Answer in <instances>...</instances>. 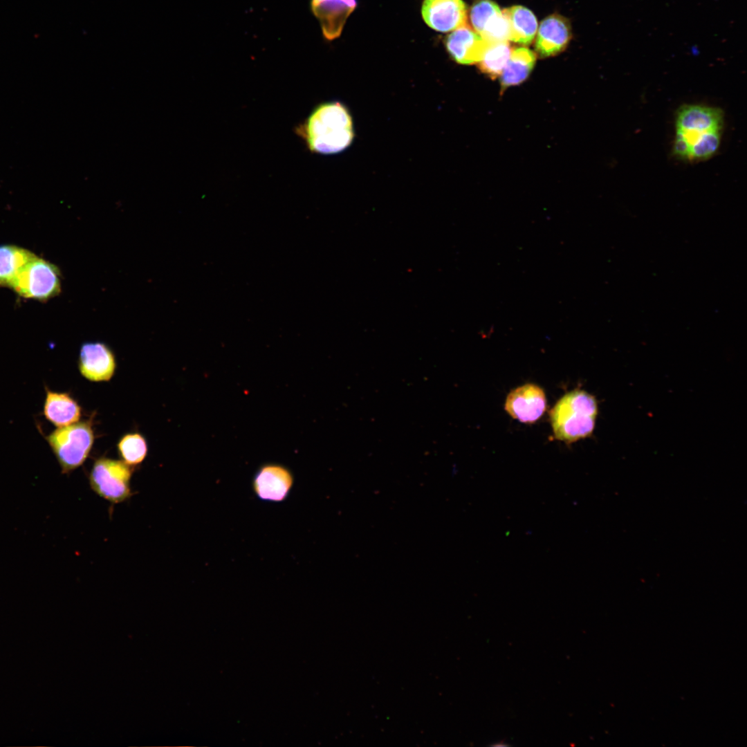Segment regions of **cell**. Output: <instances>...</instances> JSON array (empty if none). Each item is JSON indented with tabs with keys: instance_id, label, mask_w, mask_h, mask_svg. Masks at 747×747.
Returning <instances> with one entry per match:
<instances>
[{
	"instance_id": "cell-17",
	"label": "cell",
	"mask_w": 747,
	"mask_h": 747,
	"mask_svg": "<svg viewBox=\"0 0 747 747\" xmlns=\"http://www.w3.org/2000/svg\"><path fill=\"white\" fill-rule=\"evenodd\" d=\"M502 12L509 24V40L529 45L533 41L537 30V21L534 14L522 6H514Z\"/></svg>"
},
{
	"instance_id": "cell-5",
	"label": "cell",
	"mask_w": 747,
	"mask_h": 747,
	"mask_svg": "<svg viewBox=\"0 0 747 747\" xmlns=\"http://www.w3.org/2000/svg\"><path fill=\"white\" fill-rule=\"evenodd\" d=\"M133 472V468L122 460L101 456L92 465L89 484L102 498L112 504H119L132 495L130 482Z\"/></svg>"
},
{
	"instance_id": "cell-15",
	"label": "cell",
	"mask_w": 747,
	"mask_h": 747,
	"mask_svg": "<svg viewBox=\"0 0 747 747\" xmlns=\"http://www.w3.org/2000/svg\"><path fill=\"white\" fill-rule=\"evenodd\" d=\"M45 392L43 415L48 422L62 427L80 420L82 407L69 392L53 391L46 386Z\"/></svg>"
},
{
	"instance_id": "cell-20",
	"label": "cell",
	"mask_w": 747,
	"mask_h": 747,
	"mask_svg": "<svg viewBox=\"0 0 747 747\" xmlns=\"http://www.w3.org/2000/svg\"><path fill=\"white\" fill-rule=\"evenodd\" d=\"M511 50L508 41L490 43L478 62L480 71L491 79L500 77Z\"/></svg>"
},
{
	"instance_id": "cell-3",
	"label": "cell",
	"mask_w": 747,
	"mask_h": 747,
	"mask_svg": "<svg viewBox=\"0 0 747 747\" xmlns=\"http://www.w3.org/2000/svg\"><path fill=\"white\" fill-rule=\"evenodd\" d=\"M92 417L57 427L44 439L55 455L62 474H69L84 464L95 441Z\"/></svg>"
},
{
	"instance_id": "cell-14",
	"label": "cell",
	"mask_w": 747,
	"mask_h": 747,
	"mask_svg": "<svg viewBox=\"0 0 747 747\" xmlns=\"http://www.w3.org/2000/svg\"><path fill=\"white\" fill-rule=\"evenodd\" d=\"M569 21L559 15H551L540 24L535 49L540 57L556 55L564 50L571 38Z\"/></svg>"
},
{
	"instance_id": "cell-19",
	"label": "cell",
	"mask_w": 747,
	"mask_h": 747,
	"mask_svg": "<svg viewBox=\"0 0 747 747\" xmlns=\"http://www.w3.org/2000/svg\"><path fill=\"white\" fill-rule=\"evenodd\" d=\"M116 448L122 461L133 468L141 464L148 453L147 441L138 432L123 434L118 441Z\"/></svg>"
},
{
	"instance_id": "cell-21",
	"label": "cell",
	"mask_w": 747,
	"mask_h": 747,
	"mask_svg": "<svg viewBox=\"0 0 747 747\" xmlns=\"http://www.w3.org/2000/svg\"><path fill=\"white\" fill-rule=\"evenodd\" d=\"M721 131H708L697 135L690 142V160H703L712 156L718 150Z\"/></svg>"
},
{
	"instance_id": "cell-9",
	"label": "cell",
	"mask_w": 747,
	"mask_h": 747,
	"mask_svg": "<svg viewBox=\"0 0 747 747\" xmlns=\"http://www.w3.org/2000/svg\"><path fill=\"white\" fill-rule=\"evenodd\" d=\"M504 408L514 419L524 423H533L546 411V397L538 385L524 384L508 394Z\"/></svg>"
},
{
	"instance_id": "cell-18",
	"label": "cell",
	"mask_w": 747,
	"mask_h": 747,
	"mask_svg": "<svg viewBox=\"0 0 747 747\" xmlns=\"http://www.w3.org/2000/svg\"><path fill=\"white\" fill-rule=\"evenodd\" d=\"M34 256L16 246H0V286L10 288L20 270Z\"/></svg>"
},
{
	"instance_id": "cell-4",
	"label": "cell",
	"mask_w": 747,
	"mask_h": 747,
	"mask_svg": "<svg viewBox=\"0 0 747 747\" xmlns=\"http://www.w3.org/2000/svg\"><path fill=\"white\" fill-rule=\"evenodd\" d=\"M60 277L55 265L35 255L20 270L10 288L23 297L44 302L60 293Z\"/></svg>"
},
{
	"instance_id": "cell-2",
	"label": "cell",
	"mask_w": 747,
	"mask_h": 747,
	"mask_svg": "<svg viewBox=\"0 0 747 747\" xmlns=\"http://www.w3.org/2000/svg\"><path fill=\"white\" fill-rule=\"evenodd\" d=\"M598 408L593 395L581 389L564 394L549 412L554 437L567 443L590 436Z\"/></svg>"
},
{
	"instance_id": "cell-13",
	"label": "cell",
	"mask_w": 747,
	"mask_h": 747,
	"mask_svg": "<svg viewBox=\"0 0 747 747\" xmlns=\"http://www.w3.org/2000/svg\"><path fill=\"white\" fill-rule=\"evenodd\" d=\"M490 44L466 24L453 30L445 39L449 54L461 64L478 63Z\"/></svg>"
},
{
	"instance_id": "cell-1",
	"label": "cell",
	"mask_w": 747,
	"mask_h": 747,
	"mask_svg": "<svg viewBox=\"0 0 747 747\" xmlns=\"http://www.w3.org/2000/svg\"><path fill=\"white\" fill-rule=\"evenodd\" d=\"M294 131L311 152L323 155L342 151L354 138L351 116L338 101L315 106Z\"/></svg>"
},
{
	"instance_id": "cell-8",
	"label": "cell",
	"mask_w": 747,
	"mask_h": 747,
	"mask_svg": "<svg viewBox=\"0 0 747 747\" xmlns=\"http://www.w3.org/2000/svg\"><path fill=\"white\" fill-rule=\"evenodd\" d=\"M293 483V473L287 467L269 463L261 465L255 473L252 488L259 499L280 502L288 497Z\"/></svg>"
},
{
	"instance_id": "cell-22",
	"label": "cell",
	"mask_w": 747,
	"mask_h": 747,
	"mask_svg": "<svg viewBox=\"0 0 747 747\" xmlns=\"http://www.w3.org/2000/svg\"><path fill=\"white\" fill-rule=\"evenodd\" d=\"M690 144L681 134L676 133L673 146L674 154L681 159L689 160Z\"/></svg>"
},
{
	"instance_id": "cell-11",
	"label": "cell",
	"mask_w": 747,
	"mask_h": 747,
	"mask_svg": "<svg viewBox=\"0 0 747 747\" xmlns=\"http://www.w3.org/2000/svg\"><path fill=\"white\" fill-rule=\"evenodd\" d=\"M421 13L431 28L442 33L454 30L467 20V7L461 0H425Z\"/></svg>"
},
{
	"instance_id": "cell-10",
	"label": "cell",
	"mask_w": 747,
	"mask_h": 747,
	"mask_svg": "<svg viewBox=\"0 0 747 747\" xmlns=\"http://www.w3.org/2000/svg\"><path fill=\"white\" fill-rule=\"evenodd\" d=\"M473 29L490 43L509 40L507 18L498 5L491 0H477L470 9Z\"/></svg>"
},
{
	"instance_id": "cell-12",
	"label": "cell",
	"mask_w": 747,
	"mask_h": 747,
	"mask_svg": "<svg viewBox=\"0 0 747 747\" xmlns=\"http://www.w3.org/2000/svg\"><path fill=\"white\" fill-rule=\"evenodd\" d=\"M356 4V0H311V10L320 22L326 39L331 41L340 37Z\"/></svg>"
},
{
	"instance_id": "cell-16",
	"label": "cell",
	"mask_w": 747,
	"mask_h": 747,
	"mask_svg": "<svg viewBox=\"0 0 747 747\" xmlns=\"http://www.w3.org/2000/svg\"><path fill=\"white\" fill-rule=\"evenodd\" d=\"M535 62V53L528 48L519 47L513 49L500 75L501 91L523 82L529 76Z\"/></svg>"
},
{
	"instance_id": "cell-6",
	"label": "cell",
	"mask_w": 747,
	"mask_h": 747,
	"mask_svg": "<svg viewBox=\"0 0 747 747\" xmlns=\"http://www.w3.org/2000/svg\"><path fill=\"white\" fill-rule=\"evenodd\" d=\"M77 367L80 374L91 382H109L117 369L116 357L106 343L84 342L80 347Z\"/></svg>"
},
{
	"instance_id": "cell-7",
	"label": "cell",
	"mask_w": 747,
	"mask_h": 747,
	"mask_svg": "<svg viewBox=\"0 0 747 747\" xmlns=\"http://www.w3.org/2000/svg\"><path fill=\"white\" fill-rule=\"evenodd\" d=\"M723 124V113L717 107L685 104L676 115V133L683 136L689 144L700 133L721 131Z\"/></svg>"
}]
</instances>
